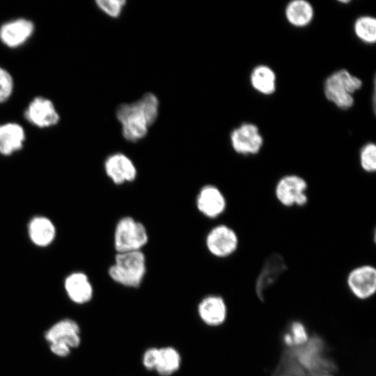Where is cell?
<instances>
[{"label":"cell","instance_id":"1","mask_svg":"<svg viewBox=\"0 0 376 376\" xmlns=\"http://www.w3.org/2000/svg\"><path fill=\"white\" fill-rule=\"evenodd\" d=\"M159 106V100L152 93H145L134 102L120 104L116 116L124 139L130 142L143 139L158 117Z\"/></svg>","mask_w":376,"mask_h":376},{"label":"cell","instance_id":"2","mask_svg":"<svg viewBox=\"0 0 376 376\" xmlns=\"http://www.w3.org/2000/svg\"><path fill=\"white\" fill-rule=\"evenodd\" d=\"M108 272L116 283L128 288H137L146 273V256L142 251L116 253Z\"/></svg>","mask_w":376,"mask_h":376},{"label":"cell","instance_id":"3","mask_svg":"<svg viewBox=\"0 0 376 376\" xmlns=\"http://www.w3.org/2000/svg\"><path fill=\"white\" fill-rule=\"evenodd\" d=\"M362 81L345 69L332 73L325 80V97L343 110L351 108L354 103L353 95L362 86Z\"/></svg>","mask_w":376,"mask_h":376},{"label":"cell","instance_id":"4","mask_svg":"<svg viewBox=\"0 0 376 376\" xmlns=\"http://www.w3.org/2000/svg\"><path fill=\"white\" fill-rule=\"evenodd\" d=\"M116 253L142 251L148 242L146 226L132 217H123L117 222L113 235Z\"/></svg>","mask_w":376,"mask_h":376},{"label":"cell","instance_id":"5","mask_svg":"<svg viewBox=\"0 0 376 376\" xmlns=\"http://www.w3.org/2000/svg\"><path fill=\"white\" fill-rule=\"evenodd\" d=\"M308 182L297 174H286L276 183L274 195L278 202L285 207H303L308 201Z\"/></svg>","mask_w":376,"mask_h":376},{"label":"cell","instance_id":"6","mask_svg":"<svg viewBox=\"0 0 376 376\" xmlns=\"http://www.w3.org/2000/svg\"><path fill=\"white\" fill-rule=\"evenodd\" d=\"M205 246L213 256L224 258L232 256L239 246L236 231L226 224L212 228L205 237Z\"/></svg>","mask_w":376,"mask_h":376},{"label":"cell","instance_id":"7","mask_svg":"<svg viewBox=\"0 0 376 376\" xmlns=\"http://www.w3.org/2000/svg\"><path fill=\"white\" fill-rule=\"evenodd\" d=\"M350 292L359 300H367L376 292V269L363 264L352 269L346 278Z\"/></svg>","mask_w":376,"mask_h":376},{"label":"cell","instance_id":"8","mask_svg":"<svg viewBox=\"0 0 376 376\" xmlns=\"http://www.w3.org/2000/svg\"><path fill=\"white\" fill-rule=\"evenodd\" d=\"M287 269L285 258L279 253H273L265 258L255 283V292L260 301L265 300L268 289L279 279Z\"/></svg>","mask_w":376,"mask_h":376},{"label":"cell","instance_id":"9","mask_svg":"<svg viewBox=\"0 0 376 376\" xmlns=\"http://www.w3.org/2000/svg\"><path fill=\"white\" fill-rule=\"evenodd\" d=\"M230 140L233 150L244 156L258 154L263 146L259 129L253 123H243L235 128L230 133Z\"/></svg>","mask_w":376,"mask_h":376},{"label":"cell","instance_id":"10","mask_svg":"<svg viewBox=\"0 0 376 376\" xmlns=\"http://www.w3.org/2000/svg\"><path fill=\"white\" fill-rule=\"evenodd\" d=\"M24 117L31 124L39 128L53 127L60 120L54 103L42 96L36 97L29 102L25 109Z\"/></svg>","mask_w":376,"mask_h":376},{"label":"cell","instance_id":"11","mask_svg":"<svg viewBox=\"0 0 376 376\" xmlns=\"http://www.w3.org/2000/svg\"><path fill=\"white\" fill-rule=\"evenodd\" d=\"M104 168L107 177L116 185L131 182L137 175L134 163L122 152L109 155L104 161Z\"/></svg>","mask_w":376,"mask_h":376},{"label":"cell","instance_id":"12","mask_svg":"<svg viewBox=\"0 0 376 376\" xmlns=\"http://www.w3.org/2000/svg\"><path fill=\"white\" fill-rule=\"evenodd\" d=\"M196 205L198 210L205 217L215 219L226 210L227 201L223 192L215 185H206L199 190Z\"/></svg>","mask_w":376,"mask_h":376},{"label":"cell","instance_id":"13","mask_svg":"<svg viewBox=\"0 0 376 376\" xmlns=\"http://www.w3.org/2000/svg\"><path fill=\"white\" fill-rule=\"evenodd\" d=\"M35 26L31 20L17 18L3 23L0 26V40L9 48L24 45L33 35Z\"/></svg>","mask_w":376,"mask_h":376},{"label":"cell","instance_id":"14","mask_svg":"<svg viewBox=\"0 0 376 376\" xmlns=\"http://www.w3.org/2000/svg\"><path fill=\"white\" fill-rule=\"evenodd\" d=\"M45 338L49 345H62L72 350L80 345V328L75 320L68 318L63 319L54 323L47 330Z\"/></svg>","mask_w":376,"mask_h":376},{"label":"cell","instance_id":"15","mask_svg":"<svg viewBox=\"0 0 376 376\" xmlns=\"http://www.w3.org/2000/svg\"><path fill=\"white\" fill-rule=\"evenodd\" d=\"M227 306L219 295H208L198 304V313L202 321L211 327L222 324L227 318Z\"/></svg>","mask_w":376,"mask_h":376},{"label":"cell","instance_id":"16","mask_svg":"<svg viewBox=\"0 0 376 376\" xmlns=\"http://www.w3.org/2000/svg\"><path fill=\"white\" fill-rule=\"evenodd\" d=\"M64 287L68 297L75 304H86L93 297L92 284L83 272L70 274L65 280Z\"/></svg>","mask_w":376,"mask_h":376},{"label":"cell","instance_id":"17","mask_svg":"<svg viewBox=\"0 0 376 376\" xmlns=\"http://www.w3.org/2000/svg\"><path fill=\"white\" fill-rule=\"evenodd\" d=\"M26 139L24 128L16 123L0 125V154L10 155L22 149Z\"/></svg>","mask_w":376,"mask_h":376},{"label":"cell","instance_id":"18","mask_svg":"<svg viewBox=\"0 0 376 376\" xmlns=\"http://www.w3.org/2000/svg\"><path fill=\"white\" fill-rule=\"evenodd\" d=\"M28 230L31 240L39 246L50 244L56 235L54 224L44 217H36L31 219Z\"/></svg>","mask_w":376,"mask_h":376},{"label":"cell","instance_id":"19","mask_svg":"<svg viewBox=\"0 0 376 376\" xmlns=\"http://www.w3.org/2000/svg\"><path fill=\"white\" fill-rule=\"evenodd\" d=\"M285 14L287 20L292 26L304 27L312 21L314 10L308 1L294 0L286 6Z\"/></svg>","mask_w":376,"mask_h":376},{"label":"cell","instance_id":"20","mask_svg":"<svg viewBox=\"0 0 376 376\" xmlns=\"http://www.w3.org/2000/svg\"><path fill=\"white\" fill-rule=\"evenodd\" d=\"M276 75L269 66L259 65L255 67L250 75L252 87L263 95H271L276 90Z\"/></svg>","mask_w":376,"mask_h":376},{"label":"cell","instance_id":"21","mask_svg":"<svg viewBox=\"0 0 376 376\" xmlns=\"http://www.w3.org/2000/svg\"><path fill=\"white\" fill-rule=\"evenodd\" d=\"M181 364L179 352L172 347L159 348L155 370L162 376H169L176 372Z\"/></svg>","mask_w":376,"mask_h":376},{"label":"cell","instance_id":"22","mask_svg":"<svg viewBox=\"0 0 376 376\" xmlns=\"http://www.w3.org/2000/svg\"><path fill=\"white\" fill-rule=\"evenodd\" d=\"M356 36L363 42L373 44L376 41V19L370 16H362L354 22Z\"/></svg>","mask_w":376,"mask_h":376},{"label":"cell","instance_id":"23","mask_svg":"<svg viewBox=\"0 0 376 376\" xmlns=\"http://www.w3.org/2000/svg\"><path fill=\"white\" fill-rule=\"evenodd\" d=\"M359 164L362 170L368 173L376 171V145L368 143L361 149L359 152Z\"/></svg>","mask_w":376,"mask_h":376},{"label":"cell","instance_id":"24","mask_svg":"<svg viewBox=\"0 0 376 376\" xmlns=\"http://www.w3.org/2000/svg\"><path fill=\"white\" fill-rule=\"evenodd\" d=\"M290 329V334H286L284 337V341L287 345L299 347L306 343L309 340V336L302 323L293 322Z\"/></svg>","mask_w":376,"mask_h":376},{"label":"cell","instance_id":"25","mask_svg":"<svg viewBox=\"0 0 376 376\" xmlns=\"http://www.w3.org/2000/svg\"><path fill=\"white\" fill-rule=\"evenodd\" d=\"M97 8L107 15L116 18L118 17L126 5L125 0H97Z\"/></svg>","mask_w":376,"mask_h":376},{"label":"cell","instance_id":"26","mask_svg":"<svg viewBox=\"0 0 376 376\" xmlns=\"http://www.w3.org/2000/svg\"><path fill=\"white\" fill-rule=\"evenodd\" d=\"M14 90V80L11 74L0 66V103L7 101Z\"/></svg>","mask_w":376,"mask_h":376},{"label":"cell","instance_id":"27","mask_svg":"<svg viewBox=\"0 0 376 376\" xmlns=\"http://www.w3.org/2000/svg\"><path fill=\"white\" fill-rule=\"evenodd\" d=\"M159 348L150 347L148 349L143 355V364L149 370H155Z\"/></svg>","mask_w":376,"mask_h":376},{"label":"cell","instance_id":"28","mask_svg":"<svg viewBox=\"0 0 376 376\" xmlns=\"http://www.w3.org/2000/svg\"><path fill=\"white\" fill-rule=\"evenodd\" d=\"M281 376H292V375H283Z\"/></svg>","mask_w":376,"mask_h":376}]
</instances>
